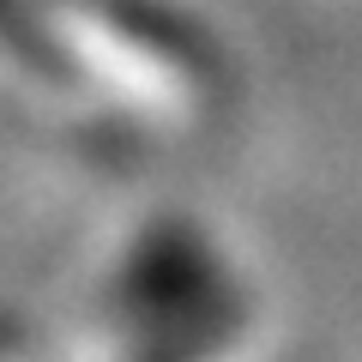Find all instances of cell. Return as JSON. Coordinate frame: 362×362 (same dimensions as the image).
Here are the masks:
<instances>
[{
    "mask_svg": "<svg viewBox=\"0 0 362 362\" xmlns=\"http://www.w3.org/2000/svg\"><path fill=\"white\" fill-rule=\"evenodd\" d=\"M0 73L30 85V90H42V97L85 90L73 54L61 49V37H54L49 13H42L37 0H0Z\"/></svg>",
    "mask_w": 362,
    "mask_h": 362,
    "instance_id": "obj_3",
    "label": "cell"
},
{
    "mask_svg": "<svg viewBox=\"0 0 362 362\" xmlns=\"http://www.w3.org/2000/svg\"><path fill=\"white\" fill-rule=\"evenodd\" d=\"M85 90L163 127L206 121L223 103V54L163 0H37Z\"/></svg>",
    "mask_w": 362,
    "mask_h": 362,
    "instance_id": "obj_1",
    "label": "cell"
},
{
    "mask_svg": "<svg viewBox=\"0 0 362 362\" xmlns=\"http://www.w3.org/2000/svg\"><path fill=\"white\" fill-rule=\"evenodd\" d=\"M103 320L127 356H211L247 338V296L199 223L163 218L121 254Z\"/></svg>",
    "mask_w": 362,
    "mask_h": 362,
    "instance_id": "obj_2",
    "label": "cell"
}]
</instances>
